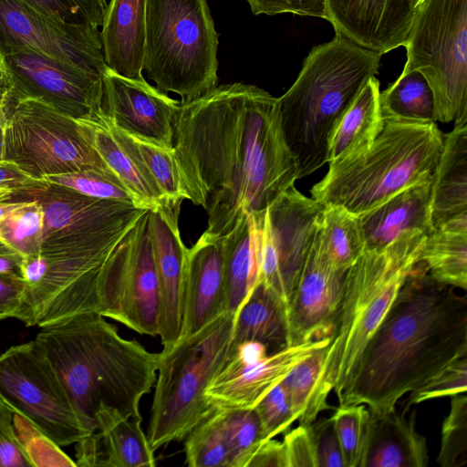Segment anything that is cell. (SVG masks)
<instances>
[{
	"instance_id": "ac0fdd59",
	"label": "cell",
	"mask_w": 467,
	"mask_h": 467,
	"mask_svg": "<svg viewBox=\"0 0 467 467\" xmlns=\"http://www.w3.org/2000/svg\"><path fill=\"white\" fill-rule=\"evenodd\" d=\"M102 113L119 129L172 149V117L180 101L144 78L121 76L107 68L102 76Z\"/></svg>"
},
{
	"instance_id": "f35d334b",
	"label": "cell",
	"mask_w": 467,
	"mask_h": 467,
	"mask_svg": "<svg viewBox=\"0 0 467 467\" xmlns=\"http://www.w3.org/2000/svg\"><path fill=\"white\" fill-rule=\"evenodd\" d=\"M185 460L191 467H231L228 449L215 410L185 437Z\"/></svg>"
},
{
	"instance_id": "83f0119b",
	"label": "cell",
	"mask_w": 467,
	"mask_h": 467,
	"mask_svg": "<svg viewBox=\"0 0 467 467\" xmlns=\"http://www.w3.org/2000/svg\"><path fill=\"white\" fill-rule=\"evenodd\" d=\"M77 120L137 207L153 210L164 203L161 192L149 173L115 138L101 109L90 117Z\"/></svg>"
},
{
	"instance_id": "ee69618b",
	"label": "cell",
	"mask_w": 467,
	"mask_h": 467,
	"mask_svg": "<svg viewBox=\"0 0 467 467\" xmlns=\"http://www.w3.org/2000/svg\"><path fill=\"white\" fill-rule=\"evenodd\" d=\"M43 181L75 190L90 197L133 203L130 193L117 179L97 171H85L47 175L43 178Z\"/></svg>"
},
{
	"instance_id": "74e56055",
	"label": "cell",
	"mask_w": 467,
	"mask_h": 467,
	"mask_svg": "<svg viewBox=\"0 0 467 467\" xmlns=\"http://www.w3.org/2000/svg\"><path fill=\"white\" fill-rule=\"evenodd\" d=\"M214 410L228 449L231 467H247L258 446L267 440L255 410Z\"/></svg>"
},
{
	"instance_id": "7dc6e473",
	"label": "cell",
	"mask_w": 467,
	"mask_h": 467,
	"mask_svg": "<svg viewBox=\"0 0 467 467\" xmlns=\"http://www.w3.org/2000/svg\"><path fill=\"white\" fill-rule=\"evenodd\" d=\"M254 16L291 13L327 20L326 0H245Z\"/></svg>"
},
{
	"instance_id": "ffe728a7",
	"label": "cell",
	"mask_w": 467,
	"mask_h": 467,
	"mask_svg": "<svg viewBox=\"0 0 467 467\" xmlns=\"http://www.w3.org/2000/svg\"><path fill=\"white\" fill-rule=\"evenodd\" d=\"M182 202H165L149 210V223L160 295L159 332L163 348L181 336L187 247L182 241L179 213Z\"/></svg>"
},
{
	"instance_id": "f6af8a7d",
	"label": "cell",
	"mask_w": 467,
	"mask_h": 467,
	"mask_svg": "<svg viewBox=\"0 0 467 467\" xmlns=\"http://www.w3.org/2000/svg\"><path fill=\"white\" fill-rule=\"evenodd\" d=\"M37 11L76 25H102L106 0H22Z\"/></svg>"
},
{
	"instance_id": "7a4b0ae2",
	"label": "cell",
	"mask_w": 467,
	"mask_h": 467,
	"mask_svg": "<svg viewBox=\"0 0 467 467\" xmlns=\"http://www.w3.org/2000/svg\"><path fill=\"white\" fill-rule=\"evenodd\" d=\"M434 280L420 261L368 340L339 405L377 415L452 360L467 356V298Z\"/></svg>"
},
{
	"instance_id": "52a82bcc",
	"label": "cell",
	"mask_w": 467,
	"mask_h": 467,
	"mask_svg": "<svg viewBox=\"0 0 467 467\" xmlns=\"http://www.w3.org/2000/svg\"><path fill=\"white\" fill-rule=\"evenodd\" d=\"M234 315L224 312L159 353L147 437L151 448L181 441L214 409L204 390L225 364Z\"/></svg>"
},
{
	"instance_id": "9f6ffc18",
	"label": "cell",
	"mask_w": 467,
	"mask_h": 467,
	"mask_svg": "<svg viewBox=\"0 0 467 467\" xmlns=\"http://www.w3.org/2000/svg\"><path fill=\"white\" fill-rule=\"evenodd\" d=\"M16 100L11 83L0 66V126L5 128Z\"/></svg>"
},
{
	"instance_id": "2e32d148",
	"label": "cell",
	"mask_w": 467,
	"mask_h": 467,
	"mask_svg": "<svg viewBox=\"0 0 467 467\" xmlns=\"http://www.w3.org/2000/svg\"><path fill=\"white\" fill-rule=\"evenodd\" d=\"M0 66L7 76L15 100L38 99L74 119L100 110L102 76L21 48L5 56Z\"/></svg>"
},
{
	"instance_id": "60d3db41",
	"label": "cell",
	"mask_w": 467,
	"mask_h": 467,
	"mask_svg": "<svg viewBox=\"0 0 467 467\" xmlns=\"http://www.w3.org/2000/svg\"><path fill=\"white\" fill-rule=\"evenodd\" d=\"M449 414L441 424V447L437 462L441 467L467 464V396L451 397Z\"/></svg>"
},
{
	"instance_id": "b9f144b4",
	"label": "cell",
	"mask_w": 467,
	"mask_h": 467,
	"mask_svg": "<svg viewBox=\"0 0 467 467\" xmlns=\"http://www.w3.org/2000/svg\"><path fill=\"white\" fill-rule=\"evenodd\" d=\"M13 425L32 467H77L57 442L24 416L13 412Z\"/></svg>"
},
{
	"instance_id": "7c38bea8",
	"label": "cell",
	"mask_w": 467,
	"mask_h": 467,
	"mask_svg": "<svg viewBox=\"0 0 467 467\" xmlns=\"http://www.w3.org/2000/svg\"><path fill=\"white\" fill-rule=\"evenodd\" d=\"M98 313L143 335L158 336L160 295L149 223L144 212L100 268Z\"/></svg>"
},
{
	"instance_id": "f5cc1de1",
	"label": "cell",
	"mask_w": 467,
	"mask_h": 467,
	"mask_svg": "<svg viewBox=\"0 0 467 467\" xmlns=\"http://www.w3.org/2000/svg\"><path fill=\"white\" fill-rule=\"evenodd\" d=\"M47 184L48 182L46 181L36 180L28 176L11 162L0 161V189L24 192L43 189Z\"/></svg>"
},
{
	"instance_id": "c3c4849f",
	"label": "cell",
	"mask_w": 467,
	"mask_h": 467,
	"mask_svg": "<svg viewBox=\"0 0 467 467\" xmlns=\"http://www.w3.org/2000/svg\"><path fill=\"white\" fill-rule=\"evenodd\" d=\"M309 426L318 467H344L341 448L331 418L316 419Z\"/></svg>"
},
{
	"instance_id": "1f68e13d",
	"label": "cell",
	"mask_w": 467,
	"mask_h": 467,
	"mask_svg": "<svg viewBox=\"0 0 467 467\" xmlns=\"http://www.w3.org/2000/svg\"><path fill=\"white\" fill-rule=\"evenodd\" d=\"M420 261L437 282L467 290V214L456 217L426 235Z\"/></svg>"
},
{
	"instance_id": "5b68a950",
	"label": "cell",
	"mask_w": 467,
	"mask_h": 467,
	"mask_svg": "<svg viewBox=\"0 0 467 467\" xmlns=\"http://www.w3.org/2000/svg\"><path fill=\"white\" fill-rule=\"evenodd\" d=\"M443 147L436 122L384 120L366 149L328 162L311 196L323 206L337 205L359 216L400 191L431 178Z\"/></svg>"
},
{
	"instance_id": "836d02e7",
	"label": "cell",
	"mask_w": 467,
	"mask_h": 467,
	"mask_svg": "<svg viewBox=\"0 0 467 467\" xmlns=\"http://www.w3.org/2000/svg\"><path fill=\"white\" fill-rule=\"evenodd\" d=\"M320 247L329 263L347 272L365 250L358 216L341 206H324L317 222Z\"/></svg>"
},
{
	"instance_id": "cb8c5ba5",
	"label": "cell",
	"mask_w": 467,
	"mask_h": 467,
	"mask_svg": "<svg viewBox=\"0 0 467 467\" xmlns=\"http://www.w3.org/2000/svg\"><path fill=\"white\" fill-rule=\"evenodd\" d=\"M431 182L432 177L411 185L358 216L365 250L382 249L409 232L432 231Z\"/></svg>"
},
{
	"instance_id": "8992f818",
	"label": "cell",
	"mask_w": 467,
	"mask_h": 467,
	"mask_svg": "<svg viewBox=\"0 0 467 467\" xmlns=\"http://www.w3.org/2000/svg\"><path fill=\"white\" fill-rule=\"evenodd\" d=\"M426 235L409 232L382 249L364 250L347 271L323 374L337 400L349 385L368 340L420 262Z\"/></svg>"
},
{
	"instance_id": "8fae6325",
	"label": "cell",
	"mask_w": 467,
	"mask_h": 467,
	"mask_svg": "<svg viewBox=\"0 0 467 467\" xmlns=\"http://www.w3.org/2000/svg\"><path fill=\"white\" fill-rule=\"evenodd\" d=\"M0 400L60 447L90 434L35 340L12 346L0 355Z\"/></svg>"
},
{
	"instance_id": "9a60e30c",
	"label": "cell",
	"mask_w": 467,
	"mask_h": 467,
	"mask_svg": "<svg viewBox=\"0 0 467 467\" xmlns=\"http://www.w3.org/2000/svg\"><path fill=\"white\" fill-rule=\"evenodd\" d=\"M21 48L100 76L108 68L99 27L66 23L22 0H0V60Z\"/></svg>"
},
{
	"instance_id": "603a6c76",
	"label": "cell",
	"mask_w": 467,
	"mask_h": 467,
	"mask_svg": "<svg viewBox=\"0 0 467 467\" xmlns=\"http://www.w3.org/2000/svg\"><path fill=\"white\" fill-rule=\"evenodd\" d=\"M96 430L76 444L77 466L152 467L154 450L140 426L141 417H126L101 405Z\"/></svg>"
},
{
	"instance_id": "d6a6232c",
	"label": "cell",
	"mask_w": 467,
	"mask_h": 467,
	"mask_svg": "<svg viewBox=\"0 0 467 467\" xmlns=\"http://www.w3.org/2000/svg\"><path fill=\"white\" fill-rule=\"evenodd\" d=\"M327 347L313 351L281 381L301 425L309 426L323 410L331 408L327 398L332 390L323 379Z\"/></svg>"
},
{
	"instance_id": "f546056e",
	"label": "cell",
	"mask_w": 467,
	"mask_h": 467,
	"mask_svg": "<svg viewBox=\"0 0 467 467\" xmlns=\"http://www.w3.org/2000/svg\"><path fill=\"white\" fill-rule=\"evenodd\" d=\"M262 213L247 215L221 238L227 312L234 315L259 279V219Z\"/></svg>"
},
{
	"instance_id": "7402d4cb",
	"label": "cell",
	"mask_w": 467,
	"mask_h": 467,
	"mask_svg": "<svg viewBox=\"0 0 467 467\" xmlns=\"http://www.w3.org/2000/svg\"><path fill=\"white\" fill-rule=\"evenodd\" d=\"M224 312L221 238L204 232L186 251L180 337L196 333Z\"/></svg>"
},
{
	"instance_id": "bcb514c9",
	"label": "cell",
	"mask_w": 467,
	"mask_h": 467,
	"mask_svg": "<svg viewBox=\"0 0 467 467\" xmlns=\"http://www.w3.org/2000/svg\"><path fill=\"white\" fill-rule=\"evenodd\" d=\"M254 409L267 440L285 434L296 420L281 382L266 393Z\"/></svg>"
},
{
	"instance_id": "9c48e42d",
	"label": "cell",
	"mask_w": 467,
	"mask_h": 467,
	"mask_svg": "<svg viewBox=\"0 0 467 467\" xmlns=\"http://www.w3.org/2000/svg\"><path fill=\"white\" fill-rule=\"evenodd\" d=\"M404 47L403 70L427 80L435 121H467V0H421Z\"/></svg>"
},
{
	"instance_id": "d590c367",
	"label": "cell",
	"mask_w": 467,
	"mask_h": 467,
	"mask_svg": "<svg viewBox=\"0 0 467 467\" xmlns=\"http://www.w3.org/2000/svg\"><path fill=\"white\" fill-rule=\"evenodd\" d=\"M384 120L436 122L434 99L425 78L417 70H402L379 96Z\"/></svg>"
},
{
	"instance_id": "91938a15",
	"label": "cell",
	"mask_w": 467,
	"mask_h": 467,
	"mask_svg": "<svg viewBox=\"0 0 467 467\" xmlns=\"http://www.w3.org/2000/svg\"><path fill=\"white\" fill-rule=\"evenodd\" d=\"M420 1H421V0H416V2H417V5H418V4H419V3L420 2Z\"/></svg>"
},
{
	"instance_id": "30bf717a",
	"label": "cell",
	"mask_w": 467,
	"mask_h": 467,
	"mask_svg": "<svg viewBox=\"0 0 467 467\" xmlns=\"http://www.w3.org/2000/svg\"><path fill=\"white\" fill-rule=\"evenodd\" d=\"M1 161L41 181L47 175L85 171L115 178L77 119L33 99L14 104L4 128Z\"/></svg>"
},
{
	"instance_id": "e575fe53",
	"label": "cell",
	"mask_w": 467,
	"mask_h": 467,
	"mask_svg": "<svg viewBox=\"0 0 467 467\" xmlns=\"http://www.w3.org/2000/svg\"><path fill=\"white\" fill-rule=\"evenodd\" d=\"M105 118L118 141L142 165L156 183L164 202H182L186 199L173 149L161 147L126 132Z\"/></svg>"
},
{
	"instance_id": "4dcf8cb0",
	"label": "cell",
	"mask_w": 467,
	"mask_h": 467,
	"mask_svg": "<svg viewBox=\"0 0 467 467\" xmlns=\"http://www.w3.org/2000/svg\"><path fill=\"white\" fill-rule=\"evenodd\" d=\"M379 96V81L372 77L337 126L329 142L327 162L368 148L378 137L384 126Z\"/></svg>"
},
{
	"instance_id": "ab89813d",
	"label": "cell",
	"mask_w": 467,
	"mask_h": 467,
	"mask_svg": "<svg viewBox=\"0 0 467 467\" xmlns=\"http://www.w3.org/2000/svg\"><path fill=\"white\" fill-rule=\"evenodd\" d=\"M330 418L341 448L344 467H362L370 410L365 404L338 405Z\"/></svg>"
},
{
	"instance_id": "8d00e7d4",
	"label": "cell",
	"mask_w": 467,
	"mask_h": 467,
	"mask_svg": "<svg viewBox=\"0 0 467 467\" xmlns=\"http://www.w3.org/2000/svg\"><path fill=\"white\" fill-rule=\"evenodd\" d=\"M44 212L30 192L18 194L16 205L0 220V240L23 257L40 253Z\"/></svg>"
},
{
	"instance_id": "6f0895ef",
	"label": "cell",
	"mask_w": 467,
	"mask_h": 467,
	"mask_svg": "<svg viewBox=\"0 0 467 467\" xmlns=\"http://www.w3.org/2000/svg\"><path fill=\"white\" fill-rule=\"evenodd\" d=\"M18 193H20V192H17L14 190L0 189V202H4V201L10 200V199L17 196Z\"/></svg>"
},
{
	"instance_id": "ba28073f",
	"label": "cell",
	"mask_w": 467,
	"mask_h": 467,
	"mask_svg": "<svg viewBox=\"0 0 467 467\" xmlns=\"http://www.w3.org/2000/svg\"><path fill=\"white\" fill-rule=\"evenodd\" d=\"M218 36L206 0H147L143 70L160 90L192 100L217 86Z\"/></svg>"
},
{
	"instance_id": "db71d44e",
	"label": "cell",
	"mask_w": 467,
	"mask_h": 467,
	"mask_svg": "<svg viewBox=\"0 0 467 467\" xmlns=\"http://www.w3.org/2000/svg\"><path fill=\"white\" fill-rule=\"evenodd\" d=\"M247 467H288L283 441H264L251 457Z\"/></svg>"
},
{
	"instance_id": "f1b7e54d",
	"label": "cell",
	"mask_w": 467,
	"mask_h": 467,
	"mask_svg": "<svg viewBox=\"0 0 467 467\" xmlns=\"http://www.w3.org/2000/svg\"><path fill=\"white\" fill-rule=\"evenodd\" d=\"M244 341L264 344L268 354L289 346L287 308L282 299L258 281L234 314L229 351Z\"/></svg>"
},
{
	"instance_id": "3957f363",
	"label": "cell",
	"mask_w": 467,
	"mask_h": 467,
	"mask_svg": "<svg viewBox=\"0 0 467 467\" xmlns=\"http://www.w3.org/2000/svg\"><path fill=\"white\" fill-rule=\"evenodd\" d=\"M34 340L90 433L96 430L95 415L101 405L126 417H141L140 401L156 380L159 353L120 337L96 312L44 327Z\"/></svg>"
},
{
	"instance_id": "680465c9",
	"label": "cell",
	"mask_w": 467,
	"mask_h": 467,
	"mask_svg": "<svg viewBox=\"0 0 467 467\" xmlns=\"http://www.w3.org/2000/svg\"><path fill=\"white\" fill-rule=\"evenodd\" d=\"M3 143H4V128L0 126V161L3 154Z\"/></svg>"
},
{
	"instance_id": "e0dca14e",
	"label": "cell",
	"mask_w": 467,
	"mask_h": 467,
	"mask_svg": "<svg viewBox=\"0 0 467 467\" xmlns=\"http://www.w3.org/2000/svg\"><path fill=\"white\" fill-rule=\"evenodd\" d=\"M346 274L336 269L326 257L317 228L288 306L289 346L332 337Z\"/></svg>"
},
{
	"instance_id": "4fadbf2b",
	"label": "cell",
	"mask_w": 467,
	"mask_h": 467,
	"mask_svg": "<svg viewBox=\"0 0 467 467\" xmlns=\"http://www.w3.org/2000/svg\"><path fill=\"white\" fill-rule=\"evenodd\" d=\"M323 207L292 186L260 216L258 280L282 299L287 312Z\"/></svg>"
},
{
	"instance_id": "f907efd6",
	"label": "cell",
	"mask_w": 467,
	"mask_h": 467,
	"mask_svg": "<svg viewBox=\"0 0 467 467\" xmlns=\"http://www.w3.org/2000/svg\"><path fill=\"white\" fill-rule=\"evenodd\" d=\"M0 467H32L16 437L13 411L0 400Z\"/></svg>"
},
{
	"instance_id": "7bdbcfd3",
	"label": "cell",
	"mask_w": 467,
	"mask_h": 467,
	"mask_svg": "<svg viewBox=\"0 0 467 467\" xmlns=\"http://www.w3.org/2000/svg\"><path fill=\"white\" fill-rule=\"evenodd\" d=\"M467 356L458 358L443 366L410 392L403 408L410 409L423 401L466 393Z\"/></svg>"
},
{
	"instance_id": "44dd1931",
	"label": "cell",
	"mask_w": 467,
	"mask_h": 467,
	"mask_svg": "<svg viewBox=\"0 0 467 467\" xmlns=\"http://www.w3.org/2000/svg\"><path fill=\"white\" fill-rule=\"evenodd\" d=\"M336 34L383 55L407 41L416 0H326Z\"/></svg>"
},
{
	"instance_id": "277c9868",
	"label": "cell",
	"mask_w": 467,
	"mask_h": 467,
	"mask_svg": "<svg viewBox=\"0 0 467 467\" xmlns=\"http://www.w3.org/2000/svg\"><path fill=\"white\" fill-rule=\"evenodd\" d=\"M381 56L336 34L311 49L294 84L277 99L298 179L327 163L332 135L368 80L379 72Z\"/></svg>"
},
{
	"instance_id": "484cf974",
	"label": "cell",
	"mask_w": 467,
	"mask_h": 467,
	"mask_svg": "<svg viewBox=\"0 0 467 467\" xmlns=\"http://www.w3.org/2000/svg\"><path fill=\"white\" fill-rule=\"evenodd\" d=\"M146 6L147 0H110L101 25L107 67L130 78H144Z\"/></svg>"
},
{
	"instance_id": "d6986e66",
	"label": "cell",
	"mask_w": 467,
	"mask_h": 467,
	"mask_svg": "<svg viewBox=\"0 0 467 467\" xmlns=\"http://www.w3.org/2000/svg\"><path fill=\"white\" fill-rule=\"evenodd\" d=\"M330 341L327 337L287 346L254 361L230 358L205 389L204 397L216 409H252L294 367Z\"/></svg>"
},
{
	"instance_id": "816d5d0a",
	"label": "cell",
	"mask_w": 467,
	"mask_h": 467,
	"mask_svg": "<svg viewBox=\"0 0 467 467\" xmlns=\"http://www.w3.org/2000/svg\"><path fill=\"white\" fill-rule=\"evenodd\" d=\"M26 293V284L22 278L0 275V320L9 317L22 320Z\"/></svg>"
},
{
	"instance_id": "5bb4252c",
	"label": "cell",
	"mask_w": 467,
	"mask_h": 467,
	"mask_svg": "<svg viewBox=\"0 0 467 467\" xmlns=\"http://www.w3.org/2000/svg\"><path fill=\"white\" fill-rule=\"evenodd\" d=\"M30 192L44 212L42 254L101 242L132 226L147 211L131 202L90 197L49 182Z\"/></svg>"
},
{
	"instance_id": "d4e9b609",
	"label": "cell",
	"mask_w": 467,
	"mask_h": 467,
	"mask_svg": "<svg viewBox=\"0 0 467 467\" xmlns=\"http://www.w3.org/2000/svg\"><path fill=\"white\" fill-rule=\"evenodd\" d=\"M417 410L382 415L370 411L362 467H426L427 442L416 427Z\"/></svg>"
},
{
	"instance_id": "681fc988",
	"label": "cell",
	"mask_w": 467,
	"mask_h": 467,
	"mask_svg": "<svg viewBox=\"0 0 467 467\" xmlns=\"http://www.w3.org/2000/svg\"><path fill=\"white\" fill-rule=\"evenodd\" d=\"M288 467H318L314 438L310 426L299 424L284 434Z\"/></svg>"
},
{
	"instance_id": "6da1fadb",
	"label": "cell",
	"mask_w": 467,
	"mask_h": 467,
	"mask_svg": "<svg viewBox=\"0 0 467 467\" xmlns=\"http://www.w3.org/2000/svg\"><path fill=\"white\" fill-rule=\"evenodd\" d=\"M172 129L186 199L204 208L214 237L265 212L298 179L278 99L256 86L223 84L180 101Z\"/></svg>"
},
{
	"instance_id": "4316f807",
	"label": "cell",
	"mask_w": 467,
	"mask_h": 467,
	"mask_svg": "<svg viewBox=\"0 0 467 467\" xmlns=\"http://www.w3.org/2000/svg\"><path fill=\"white\" fill-rule=\"evenodd\" d=\"M430 213L432 229L467 214V121L454 124L432 176Z\"/></svg>"
},
{
	"instance_id": "11a10c76",
	"label": "cell",
	"mask_w": 467,
	"mask_h": 467,
	"mask_svg": "<svg viewBox=\"0 0 467 467\" xmlns=\"http://www.w3.org/2000/svg\"><path fill=\"white\" fill-rule=\"evenodd\" d=\"M22 262L23 256L16 250L0 240V275L22 278Z\"/></svg>"
}]
</instances>
